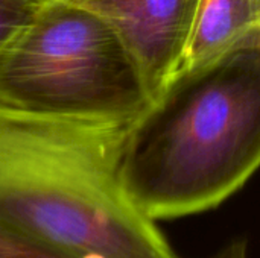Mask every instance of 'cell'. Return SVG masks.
<instances>
[{
	"mask_svg": "<svg viewBox=\"0 0 260 258\" xmlns=\"http://www.w3.org/2000/svg\"><path fill=\"white\" fill-rule=\"evenodd\" d=\"M129 126L0 105V228L56 258H180L122 187ZM213 258H248V242Z\"/></svg>",
	"mask_w": 260,
	"mask_h": 258,
	"instance_id": "obj_1",
	"label": "cell"
},
{
	"mask_svg": "<svg viewBox=\"0 0 260 258\" xmlns=\"http://www.w3.org/2000/svg\"><path fill=\"white\" fill-rule=\"evenodd\" d=\"M260 167V30L183 68L131 123L120 182L151 220L216 208Z\"/></svg>",
	"mask_w": 260,
	"mask_h": 258,
	"instance_id": "obj_2",
	"label": "cell"
},
{
	"mask_svg": "<svg viewBox=\"0 0 260 258\" xmlns=\"http://www.w3.org/2000/svg\"><path fill=\"white\" fill-rule=\"evenodd\" d=\"M151 103L113 27L69 0H44L0 53V105L133 123Z\"/></svg>",
	"mask_w": 260,
	"mask_h": 258,
	"instance_id": "obj_3",
	"label": "cell"
},
{
	"mask_svg": "<svg viewBox=\"0 0 260 258\" xmlns=\"http://www.w3.org/2000/svg\"><path fill=\"white\" fill-rule=\"evenodd\" d=\"M104 18L136 62L151 102L180 70L201 0H69Z\"/></svg>",
	"mask_w": 260,
	"mask_h": 258,
	"instance_id": "obj_4",
	"label": "cell"
},
{
	"mask_svg": "<svg viewBox=\"0 0 260 258\" xmlns=\"http://www.w3.org/2000/svg\"><path fill=\"white\" fill-rule=\"evenodd\" d=\"M260 30V0H201L181 67L209 62Z\"/></svg>",
	"mask_w": 260,
	"mask_h": 258,
	"instance_id": "obj_5",
	"label": "cell"
},
{
	"mask_svg": "<svg viewBox=\"0 0 260 258\" xmlns=\"http://www.w3.org/2000/svg\"><path fill=\"white\" fill-rule=\"evenodd\" d=\"M44 0H0V53Z\"/></svg>",
	"mask_w": 260,
	"mask_h": 258,
	"instance_id": "obj_6",
	"label": "cell"
},
{
	"mask_svg": "<svg viewBox=\"0 0 260 258\" xmlns=\"http://www.w3.org/2000/svg\"><path fill=\"white\" fill-rule=\"evenodd\" d=\"M0 258H56L47 255L0 228Z\"/></svg>",
	"mask_w": 260,
	"mask_h": 258,
	"instance_id": "obj_7",
	"label": "cell"
}]
</instances>
